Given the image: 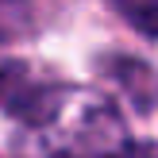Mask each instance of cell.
<instances>
[{
  "instance_id": "obj_1",
  "label": "cell",
  "mask_w": 158,
  "mask_h": 158,
  "mask_svg": "<svg viewBox=\"0 0 158 158\" xmlns=\"http://www.w3.org/2000/svg\"><path fill=\"white\" fill-rule=\"evenodd\" d=\"M27 120L39 158H123L131 147L120 112L89 89H43Z\"/></svg>"
},
{
  "instance_id": "obj_2",
  "label": "cell",
  "mask_w": 158,
  "mask_h": 158,
  "mask_svg": "<svg viewBox=\"0 0 158 158\" xmlns=\"http://www.w3.org/2000/svg\"><path fill=\"white\" fill-rule=\"evenodd\" d=\"M39 97H43V89H35V85L27 81V69L15 58L0 54V104L12 108V112L31 116V108L39 104Z\"/></svg>"
},
{
  "instance_id": "obj_3",
  "label": "cell",
  "mask_w": 158,
  "mask_h": 158,
  "mask_svg": "<svg viewBox=\"0 0 158 158\" xmlns=\"http://www.w3.org/2000/svg\"><path fill=\"white\" fill-rule=\"evenodd\" d=\"M112 4L139 35L158 39V0H112Z\"/></svg>"
},
{
  "instance_id": "obj_4",
  "label": "cell",
  "mask_w": 158,
  "mask_h": 158,
  "mask_svg": "<svg viewBox=\"0 0 158 158\" xmlns=\"http://www.w3.org/2000/svg\"><path fill=\"white\" fill-rule=\"evenodd\" d=\"M123 158H158V147H154V143H143V147L131 143L127 151H123Z\"/></svg>"
}]
</instances>
